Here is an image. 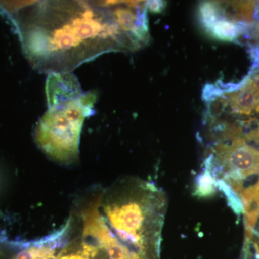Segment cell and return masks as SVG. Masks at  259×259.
I'll list each match as a JSON object with an SVG mask.
<instances>
[{
	"instance_id": "6da1fadb",
	"label": "cell",
	"mask_w": 259,
	"mask_h": 259,
	"mask_svg": "<svg viewBox=\"0 0 259 259\" xmlns=\"http://www.w3.org/2000/svg\"><path fill=\"white\" fill-rule=\"evenodd\" d=\"M116 1H40L5 4L24 52L42 72L69 73L110 51L141 46L120 26Z\"/></svg>"
},
{
	"instance_id": "7a4b0ae2",
	"label": "cell",
	"mask_w": 259,
	"mask_h": 259,
	"mask_svg": "<svg viewBox=\"0 0 259 259\" xmlns=\"http://www.w3.org/2000/svg\"><path fill=\"white\" fill-rule=\"evenodd\" d=\"M107 197L103 218L121 244L142 259L157 258L165 199L155 186L134 182Z\"/></svg>"
},
{
	"instance_id": "3957f363",
	"label": "cell",
	"mask_w": 259,
	"mask_h": 259,
	"mask_svg": "<svg viewBox=\"0 0 259 259\" xmlns=\"http://www.w3.org/2000/svg\"><path fill=\"white\" fill-rule=\"evenodd\" d=\"M96 95L90 93L49 107L35 130V141L53 161L64 165L79 158L80 134L93 111Z\"/></svg>"
},
{
	"instance_id": "277c9868",
	"label": "cell",
	"mask_w": 259,
	"mask_h": 259,
	"mask_svg": "<svg viewBox=\"0 0 259 259\" xmlns=\"http://www.w3.org/2000/svg\"><path fill=\"white\" fill-rule=\"evenodd\" d=\"M213 161L224 172V179L241 182L243 179L259 174V150L236 138L230 144H219L214 148Z\"/></svg>"
},
{
	"instance_id": "5b68a950",
	"label": "cell",
	"mask_w": 259,
	"mask_h": 259,
	"mask_svg": "<svg viewBox=\"0 0 259 259\" xmlns=\"http://www.w3.org/2000/svg\"><path fill=\"white\" fill-rule=\"evenodd\" d=\"M224 95L227 105L235 113L249 115L259 112V74L250 78L238 90Z\"/></svg>"
},
{
	"instance_id": "8992f818",
	"label": "cell",
	"mask_w": 259,
	"mask_h": 259,
	"mask_svg": "<svg viewBox=\"0 0 259 259\" xmlns=\"http://www.w3.org/2000/svg\"><path fill=\"white\" fill-rule=\"evenodd\" d=\"M47 94L49 107L82 95L79 83L69 73L51 75L47 81Z\"/></svg>"
},
{
	"instance_id": "52a82bcc",
	"label": "cell",
	"mask_w": 259,
	"mask_h": 259,
	"mask_svg": "<svg viewBox=\"0 0 259 259\" xmlns=\"http://www.w3.org/2000/svg\"><path fill=\"white\" fill-rule=\"evenodd\" d=\"M245 214V226L253 228L259 218V178L256 183L239 193Z\"/></svg>"
},
{
	"instance_id": "ba28073f",
	"label": "cell",
	"mask_w": 259,
	"mask_h": 259,
	"mask_svg": "<svg viewBox=\"0 0 259 259\" xmlns=\"http://www.w3.org/2000/svg\"><path fill=\"white\" fill-rule=\"evenodd\" d=\"M214 38L223 41H234L241 33L240 27L223 15L207 30Z\"/></svg>"
},
{
	"instance_id": "9c48e42d",
	"label": "cell",
	"mask_w": 259,
	"mask_h": 259,
	"mask_svg": "<svg viewBox=\"0 0 259 259\" xmlns=\"http://www.w3.org/2000/svg\"><path fill=\"white\" fill-rule=\"evenodd\" d=\"M218 189V178L213 173L208 162L206 161L205 169L196 178L194 194L203 198L212 197Z\"/></svg>"
},
{
	"instance_id": "30bf717a",
	"label": "cell",
	"mask_w": 259,
	"mask_h": 259,
	"mask_svg": "<svg viewBox=\"0 0 259 259\" xmlns=\"http://www.w3.org/2000/svg\"><path fill=\"white\" fill-rule=\"evenodd\" d=\"M223 13L224 12L221 5L214 2H203L199 6V20L206 31L224 15Z\"/></svg>"
},
{
	"instance_id": "8fae6325",
	"label": "cell",
	"mask_w": 259,
	"mask_h": 259,
	"mask_svg": "<svg viewBox=\"0 0 259 259\" xmlns=\"http://www.w3.org/2000/svg\"><path fill=\"white\" fill-rule=\"evenodd\" d=\"M218 187L226 195L228 204L238 215L244 212L241 197L236 191L232 188L231 186L228 182L223 179H218Z\"/></svg>"
},
{
	"instance_id": "7c38bea8",
	"label": "cell",
	"mask_w": 259,
	"mask_h": 259,
	"mask_svg": "<svg viewBox=\"0 0 259 259\" xmlns=\"http://www.w3.org/2000/svg\"><path fill=\"white\" fill-rule=\"evenodd\" d=\"M166 2L165 1H148L147 2V9L151 13L159 14L165 10L166 7Z\"/></svg>"
},
{
	"instance_id": "4fadbf2b",
	"label": "cell",
	"mask_w": 259,
	"mask_h": 259,
	"mask_svg": "<svg viewBox=\"0 0 259 259\" xmlns=\"http://www.w3.org/2000/svg\"><path fill=\"white\" fill-rule=\"evenodd\" d=\"M245 138L259 146V125L254 129L250 131L245 136Z\"/></svg>"
}]
</instances>
